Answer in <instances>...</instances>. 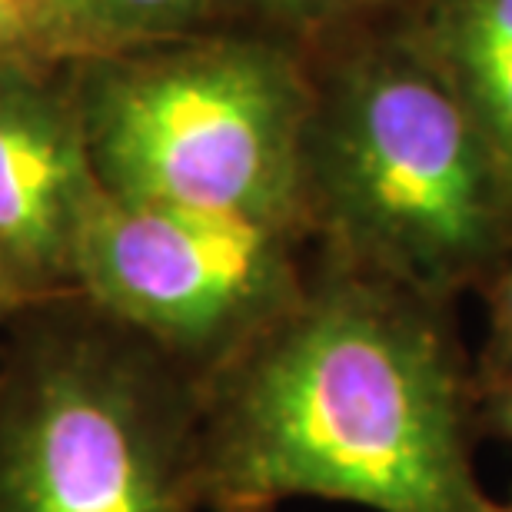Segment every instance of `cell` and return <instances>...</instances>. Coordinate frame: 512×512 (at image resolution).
<instances>
[{"label": "cell", "mask_w": 512, "mask_h": 512, "mask_svg": "<svg viewBox=\"0 0 512 512\" xmlns=\"http://www.w3.org/2000/svg\"><path fill=\"white\" fill-rule=\"evenodd\" d=\"M84 57H94V47L67 24V17L50 0H0V67H67Z\"/></svg>", "instance_id": "obj_9"}, {"label": "cell", "mask_w": 512, "mask_h": 512, "mask_svg": "<svg viewBox=\"0 0 512 512\" xmlns=\"http://www.w3.org/2000/svg\"><path fill=\"white\" fill-rule=\"evenodd\" d=\"M107 197L303 223L316 80L260 37L193 34L70 64Z\"/></svg>", "instance_id": "obj_4"}, {"label": "cell", "mask_w": 512, "mask_h": 512, "mask_svg": "<svg viewBox=\"0 0 512 512\" xmlns=\"http://www.w3.org/2000/svg\"><path fill=\"white\" fill-rule=\"evenodd\" d=\"M0 512H207L200 383L84 296L0 330Z\"/></svg>", "instance_id": "obj_3"}, {"label": "cell", "mask_w": 512, "mask_h": 512, "mask_svg": "<svg viewBox=\"0 0 512 512\" xmlns=\"http://www.w3.org/2000/svg\"><path fill=\"white\" fill-rule=\"evenodd\" d=\"M233 4L250 7L260 17L286 27H323L340 17L360 14V10L380 4V0H233Z\"/></svg>", "instance_id": "obj_11"}, {"label": "cell", "mask_w": 512, "mask_h": 512, "mask_svg": "<svg viewBox=\"0 0 512 512\" xmlns=\"http://www.w3.org/2000/svg\"><path fill=\"white\" fill-rule=\"evenodd\" d=\"M476 406L456 303L316 250L290 310L200 386L203 509L486 512Z\"/></svg>", "instance_id": "obj_1"}, {"label": "cell", "mask_w": 512, "mask_h": 512, "mask_svg": "<svg viewBox=\"0 0 512 512\" xmlns=\"http://www.w3.org/2000/svg\"><path fill=\"white\" fill-rule=\"evenodd\" d=\"M94 54L203 34L220 0H50Z\"/></svg>", "instance_id": "obj_8"}, {"label": "cell", "mask_w": 512, "mask_h": 512, "mask_svg": "<svg viewBox=\"0 0 512 512\" xmlns=\"http://www.w3.org/2000/svg\"><path fill=\"white\" fill-rule=\"evenodd\" d=\"M313 260L300 227L104 197L74 293L203 386L290 310Z\"/></svg>", "instance_id": "obj_5"}, {"label": "cell", "mask_w": 512, "mask_h": 512, "mask_svg": "<svg viewBox=\"0 0 512 512\" xmlns=\"http://www.w3.org/2000/svg\"><path fill=\"white\" fill-rule=\"evenodd\" d=\"M486 512H512V499H489Z\"/></svg>", "instance_id": "obj_14"}, {"label": "cell", "mask_w": 512, "mask_h": 512, "mask_svg": "<svg viewBox=\"0 0 512 512\" xmlns=\"http://www.w3.org/2000/svg\"><path fill=\"white\" fill-rule=\"evenodd\" d=\"M14 313H17V303H14V296H10V290L4 286V280H0V330H4L7 320Z\"/></svg>", "instance_id": "obj_13"}, {"label": "cell", "mask_w": 512, "mask_h": 512, "mask_svg": "<svg viewBox=\"0 0 512 512\" xmlns=\"http://www.w3.org/2000/svg\"><path fill=\"white\" fill-rule=\"evenodd\" d=\"M476 413H479V436L512 443V376H499V380H483L479 376Z\"/></svg>", "instance_id": "obj_12"}, {"label": "cell", "mask_w": 512, "mask_h": 512, "mask_svg": "<svg viewBox=\"0 0 512 512\" xmlns=\"http://www.w3.org/2000/svg\"><path fill=\"white\" fill-rule=\"evenodd\" d=\"M409 44L456 90L512 177V0H429Z\"/></svg>", "instance_id": "obj_7"}, {"label": "cell", "mask_w": 512, "mask_h": 512, "mask_svg": "<svg viewBox=\"0 0 512 512\" xmlns=\"http://www.w3.org/2000/svg\"><path fill=\"white\" fill-rule=\"evenodd\" d=\"M486 300V343L476 356V373L483 380L512 376V247L503 263L479 286Z\"/></svg>", "instance_id": "obj_10"}, {"label": "cell", "mask_w": 512, "mask_h": 512, "mask_svg": "<svg viewBox=\"0 0 512 512\" xmlns=\"http://www.w3.org/2000/svg\"><path fill=\"white\" fill-rule=\"evenodd\" d=\"M303 223L330 260L456 303L512 247V177L443 74L396 40L316 80Z\"/></svg>", "instance_id": "obj_2"}, {"label": "cell", "mask_w": 512, "mask_h": 512, "mask_svg": "<svg viewBox=\"0 0 512 512\" xmlns=\"http://www.w3.org/2000/svg\"><path fill=\"white\" fill-rule=\"evenodd\" d=\"M70 64L0 67V280L17 310L77 290V256L104 203Z\"/></svg>", "instance_id": "obj_6"}]
</instances>
